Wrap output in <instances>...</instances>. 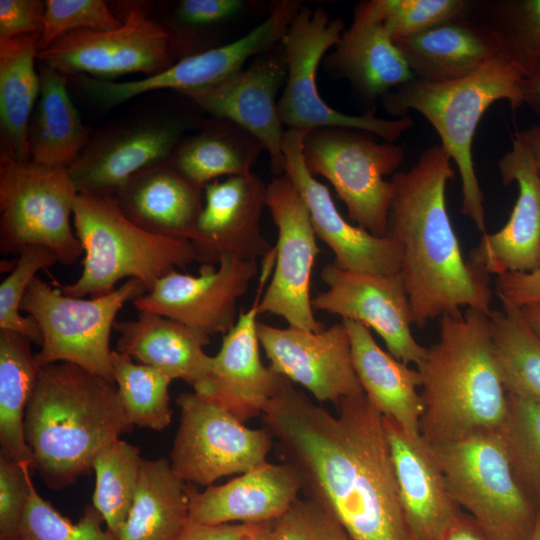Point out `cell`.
Here are the masks:
<instances>
[{
	"label": "cell",
	"instance_id": "6da1fadb",
	"mask_svg": "<svg viewBox=\"0 0 540 540\" xmlns=\"http://www.w3.org/2000/svg\"><path fill=\"white\" fill-rule=\"evenodd\" d=\"M302 493L327 510L352 540H413L399 497L382 414L363 396L337 415L284 377L262 415Z\"/></svg>",
	"mask_w": 540,
	"mask_h": 540
},
{
	"label": "cell",
	"instance_id": "7a4b0ae2",
	"mask_svg": "<svg viewBox=\"0 0 540 540\" xmlns=\"http://www.w3.org/2000/svg\"><path fill=\"white\" fill-rule=\"evenodd\" d=\"M451 162L444 148L434 145L392 177L387 236L402 249L400 273L417 327L462 308L492 313L490 276L465 260L447 210L446 188L455 174Z\"/></svg>",
	"mask_w": 540,
	"mask_h": 540
},
{
	"label": "cell",
	"instance_id": "3957f363",
	"mask_svg": "<svg viewBox=\"0 0 540 540\" xmlns=\"http://www.w3.org/2000/svg\"><path fill=\"white\" fill-rule=\"evenodd\" d=\"M133 428L115 383L72 363L41 367L24 434L33 468L49 489L73 485L105 447Z\"/></svg>",
	"mask_w": 540,
	"mask_h": 540
},
{
	"label": "cell",
	"instance_id": "277c9868",
	"mask_svg": "<svg viewBox=\"0 0 540 540\" xmlns=\"http://www.w3.org/2000/svg\"><path fill=\"white\" fill-rule=\"evenodd\" d=\"M429 445L499 429L507 391L495 358L490 315L466 308L439 319V338L417 366Z\"/></svg>",
	"mask_w": 540,
	"mask_h": 540
},
{
	"label": "cell",
	"instance_id": "5b68a950",
	"mask_svg": "<svg viewBox=\"0 0 540 540\" xmlns=\"http://www.w3.org/2000/svg\"><path fill=\"white\" fill-rule=\"evenodd\" d=\"M524 77L502 54L486 62L474 74L451 82L432 83L412 79L383 96L390 115L422 114L441 139V146L455 162L461 178L460 212L483 234L486 231L484 194L476 175L472 144L479 122L495 102L505 100L512 109L523 106Z\"/></svg>",
	"mask_w": 540,
	"mask_h": 540
},
{
	"label": "cell",
	"instance_id": "8992f818",
	"mask_svg": "<svg viewBox=\"0 0 540 540\" xmlns=\"http://www.w3.org/2000/svg\"><path fill=\"white\" fill-rule=\"evenodd\" d=\"M73 227L84 253L82 272L64 294H108L122 279H138L150 291L164 276L195 261L189 240L146 231L122 211L114 195L78 193Z\"/></svg>",
	"mask_w": 540,
	"mask_h": 540
},
{
	"label": "cell",
	"instance_id": "52a82bcc",
	"mask_svg": "<svg viewBox=\"0 0 540 540\" xmlns=\"http://www.w3.org/2000/svg\"><path fill=\"white\" fill-rule=\"evenodd\" d=\"M429 446L455 502L492 540H531L538 511L516 481L497 431Z\"/></svg>",
	"mask_w": 540,
	"mask_h": 540
},
{
	"label": "cell",
	"instance_id": "ba28073f",
	"mask_svg": "<svg viewBox=\"0 0 540 540\" xmlns=\"http://www.w3.org/2000/svg\"><path fill=\"white\" fill-rule=\"evenodd\" d=\"M147 292L138 279H127L114 291L85 299L64 294L39 277L28 286L20 310L38 324L42 343L35 354L41 367L72 363L113 383L110 336L127 301Z\"/></svg>",
	"mask_w": 540,
	"mask_h": 540
},
{
	"label": "cell",
	"instance_id": "9c48e42d",
	"mask_svg": "<svg viewBox=\"0 0 540 540\" xmlns=\"http://www.w3.org/2000/svg\"><path fill=\"white\" fill-rule=\"evenodd\" d=\"M376 137L357 129L315 128L305 134L303 156L313 176L332 184L357 226L385 237L394 184L384 177L399 168L404 148Z\"/></svg>",
	"mask_w": 540,
	"mask_h": 540
},
{
	"label": "cell",
	"instance_id": "30bf717a",
	"mask_svg": "<svg viewBox=\"0 0 540 540\" xmlns=\"http://www.w3.org/2000/svg\"><path fill=\"white\" fill-rule=\"evenodd\" d=\"M345 24L322 8L301 6L281 41L287 68L285 88L278 101L279 118L288 129L320 127L363 130L395 143L413 125L409 117L384 119L375 107L362 115H348L326 104L317 89V70L325 53L340 40Z\"/></svg>",
	"mask_w": 540,
	"mask_h": 540
},
{
	"label": "cell",
	"instance_id": "8fae6325",
	"mask_svg": "<svg viewBox=\"0 0 540 540\" xmlns=\"http://www.w3.org/2000/svg\"><path fill=\"white\" fill-rule=\"evenodd\" d=\"M78 192L67 169L0 157V252L19 255L45 246L59 262L73 264L83 253L73 224Z\"/></svg>",
	"mask_w": 540,
	"mask_h": 540
},
{
	"label": "cell",
	"instance_id": "7c38bea8",
	"mask_svg": "<svg viewBox=\"0 0 540 540\" xmlns=\"http://www.w3.org/2000/svg\"><path fill=\"white\" fill-rule=\"evenodd\" d=\"M176 403L180 418L169 461L185 482L208 487L267 461L274 438L264 427H247L195 392L180 394Z\"/></svg>",
	"mask_w": 540,
	"mask_h": 540
},
{
	"label": "cell",
	"instance_id": "4fadbf2b",
	"mask_svg": "<svg viewBox=\"0 0 540 540\" xmlns=\"http://www.w3.org/2000/svg\"><path fill=\"white\" fill-rule=\"evenodd\" d=\"M173 51L170 31L140 7H133L119 27L67 33L39 51L37 59L65 76L108 81L125 74L152 75L167 69L175 63Z\"/></svg>",
	"mask_w": 540,
	"mask_h": 540
},
{
	"label": "cell",
	"instance_id": "5bb4252c",
	"mask_svg": "<svg viewBox=\"0 0 540 540\" xmlns=\"http://www.w3.org/2000/svg\"><path fill=\"white\" fill-rule=\"evenodd\" d=\"M266 206L278 230L274 247L275 268L263 297L259 314L283 318L289 326L319 332L326 327L315 318L310 297L311 273L320 253L308 208L285 175L266 187Z\"/></svg>",
	"mask_w": 540,
	"mask_h": 540
},
{
	"label": "cell",
	"instance_id": "9a60e30c",
	"mask_svg": "<svg viewBox=\"0 0 540 540\" xmlns=\"http://www.w3.org/2000/svg\"><path fill=\"white\" fill-rule=\"evenodd\" d=\"M189 121L148 113L101 129L67 169L78 193L116 195L138 172L168 162Z\"/></svg>",
	"mask_w": 540,
	"mask_h": 540
},
{
	"label": "cell",
	"instance_id": "2e32d148",
	"mask_svg": "<svg viewBox=\"0 0 540 540\" xmlns=\"http://www.w3.org/2000/svg\"><path fill=\"white\" fill-rule=\"evenodd\" d=\"M327 289L312 298V307L373 329L388 352L405 364L424 359L427 347L413 336V315L402 274L343 270L333 262L323 267Z\"/></svg>",
	"mask_w": 540,
	"mask_h": 540
},
{
	"label": "cell",
	"instance_id": "e0dca14e",
	"mask_svg": "<svg viewBox=\"0 0 540 540\" xmlns=\"http://www.w3.org/2000/svg\"><path fill=\"white\" fill-rule=\"evenodd\" d=\"M285 27L275 15L267 16L244 36L182 57L172 66L138 80L112 82L86 75L67 76L86 97L111 108L138 95L161 89L181 94L213 86L244 68L246 62L270 51L283 38Z\"/></svg>",
	"mask_w": 540,
	"mask_h": 540
},
{
	"label": "cell",
	"instance_id": "ac0fdd59",
	"mask_svg": "<svg viewBox=\"0 0 540 540\" xmlns=\"http://www.w3.org/2000/svg\"><path fill=\"white\" fill-rule=\"evenodd\" d=\"M256 261L223 258L201 265L199 275L177 270L133 300L137 311L156 313L207 336L225 335L235 325L237 304L257 274Z\"/></svg>",
	"mask_w": 540,
	"mask_h": 540
},
{
	"label": "cell",
	"instance_id": "d6986e66",
	"mask_svg": "<svg viewBox=\"0 0 540 540\" xmlns=\"http://www.w3.org/2000/svg\"><path fill=\"white\" fill-rule=\"evenodd\" d=\"M257 333L269 367L302 385L319 402L337 405L342 399L365 395L343 320L319 332L258 322Z\"/></svg>",
	"mask_w": 540,
	"mask_h": 540
},
{
	"label": "cell",
	"instance_id": "ffe728a7",
	"mask_svg": "<svg viewBox=\"0 0 540 540\" xmlns=\"http://www.w3.org/2000/svg\"><path fill=\"white\" fill-rule=\"evenodd\" d=\"M266 187L252 172L205 186V202L188 239L196 262L217 265L227 257L257 261L273 252L260 226Z\"/></svg>",
	"mask_w": 540,
	"mask_h": 540
},
{
	"label": "cell",
	"instance_id": "44dd1931",
	"mask_svg": "<svg viewBox=\"0 0 540 540\" xmlns=\"http://www.w3.org/2000/svg\"><path fill=\"white\" fill-rule=\"evenodd\" d=\"M307 131L287 129L284 136V173L304 200L317 238L333 252V263L343 270L377 274L401 271L402 249L391 237H378L346 221L326 186L307 169L303 140Z\"/></svg>",
	"mask_w": 540,
	"mask_h": 540
},
{
	"label": "cell",
	"instance_id": "7402d4cb",
	"mask_svg": "<svg viewBox=\"0 0 540 540\" xmlns=\"http://www.w3.org/2000/svg\"><path fill=\"white\" fill-rule=\"evenodd\" d=\"M284 55L257 58L249 66L205 89L183 94L213 118L229 120L261 142L277 176L284 173L285 130L276 95L286 81Z\"/></svg>",
	"mask_w": 540,
	"mask_h": 540
},
{
	"label": "cell",
	"instance_id": "603a6c76",
	"mask_svg": "<svg viewBox=\"0 0 540 540\" xmlns=\"http://www.w3.org/2000/svg\"><path fill=\"white\" fill-rule=\"evenodd\" d=\"M502 183H516L518 195L506 224L485 233L468 260L490 275L540 269V175L525 145L513 138L498 162Z\"/></svg>",
	"mask_w": 540,
	"mask_h": 540
},
{
	"label": "cell",
	"instance_id": "cb8c5ba5",
	"mask_svg": "<svg viewBox=\"0 0 540 540\" xmlns=\"http://www.w3.org/2000/svg\"><path fill=\"white\" fill-rule=\"evenodd\" d=\"M239 314L215 356L208 377L194 392L225 408L245 423L262 415L284 376L266 367L260 358L257 305Z\"/></svg>",
	"mask_w": 540,
	"mask_h": 540
},
{
	"label": "cell",
	"instance_id": "d4e9b609",
	"mask_svg": "<svg viewBox=\"0 0 540 540\" xmlns=\"http://www.w3.org/2000/svg\"><path fill=\"white\" fill-rule=\"evenodd\" d=\"M403 513L413 540H441L462 512L429 444L383 416Z\"/></svg>",
	"mask_w": 540,
	"mask_h": 540
},
{
	"label": "cell",
	"instance_id": "484cf974",
	"mask_svg": "<svg viewBox=\"0 0 540 540\" xmlns=\"http://www.w3.org/2000/svg\"><path fill=\"white\" fill-rule=\"evenodd\" d=\"M189 521L205 525L266 524L299 498L301 479L290 464L261 463L236 478L198 491L188 483Z\"/></svg>",
	"mask_w": 540,
	"mask_h": 540
},
{
	"label": "cell",
	"instance_id": "4316f807",
	"mask_svg": "<svg viewBox=\"0 0 540 540\" xmlns=\"http://www.w3.org/2000/svg\"><path fill=\"white\" fill-rule=\"evenodd\" d=\"M326 60L327 67L347 79L367 101H376L414 79L371 0L357 4L352 24Z\"/></svg>",
	"mask_w": 540,
	"mask_h": 540
},
{
	"label": "cell",
	"instance_id": "83f0119b",
	"mask_svg": "<svg viewBox=\"0 0 540 540\" xmlns=\"http://www.w3.org/2000/svg\"><path fill=\"white\" fill-rule=\"evenodd\" d=\"M395 43L414 78L432 83L466 78L501 54L495 37L471 14Z\"/></svg>",
	"mask_w": 540,
	"mask_h": 540
},
{
	"label": "cell",
	"instance_id": "f1b7e54d",
	"mask_svg": "<svg viewBox=\"0 0 540 540\" xmlns=\"http://www.w3.org/2000/svg\"><path fill=\"white\" fill-rule=\"evenodd\" d=\"M114 329L120 334L116 350L172 380L180 379L196 388L211 371L213 357L203 349L210 337L182 323L138 311L137 319L116 321Z\"/></svg>",
	"mask_w": 540,
	"mask_h": 540
},
{
	"label": "cell",
	"instance_id": "f546056e",
	"mask_svg": "<svg viewBox=\"0 0 540 540\" xmlns=\"http://www.w3.org/2000/svg\"><path fill=\"white\" fill-rule=\"evenodd\" d=\"M123 213L151 233L189 239L202 211L201 190L168 162L132 176L115 195Z\"/></svg>",
	"mask_w": 540,
	"mask_h": 540
},
{
	"label": "cell",
	"instance_id": "4dcf8cb0",
	"mask_svg": "<svg viewBox=\"0 0 540 540\" xmlns=\"http://www.w3.org/2000/svg\"><path fill=\"white\" fill-rule=\"evenodd\" d=\"M351 342L353 366L365 396L384 417L411 435H420L423 401L418 370L384 351L366 325L343 320Z\"/></svg>",
	"mask_w": 540,
	"mask_h": 540
},
{
	"label": "cell",
	"instance_id": "1f68e13d",
	"mask_svg": "<svg viewBox=\"0 0 540 540\" xmlns=\"http://www.w3.org/2000/svg\"><path fill=\"white\" fill-rule=\"evenodd\" d=\"M38 72L40 94L28 128L30 161L68 169L91 135L69 96L67 77L42 62Z\"/></svg>",
	"mask_w": 540,
	"mask_h": 540
},
{
	"label": "cell",
	"instance_id": "d6a6232c",
	"mask_svg": "<svg viewBox=\"0 0 540 540\" xmlns=\"http://www.w3.org/2000/svg\"><path fill=\"white\" fill-rule=\"evenodd\" d=\"M39 34L0 39L1 154L30 161L28 128L40 94Z\"/></svg>",
	"mask_w": 540,
	"mask_h": 540
},
{
	"label": "cell",
	"instance_id": "836d02e7",
	"mask_svg": "<svg viewBox=\"0 0 540 540\" xmlns=\"http://www.w3.org/2000/svg\"><path fill=\"white\" fill-rule=\"evenodd\" d=\"M263 145L237 124L213 118L202 129L182 139L169 163L201 190L222 176L251 173Z\"/></svg>",
	"mask_w": 540,
	"mask_h": 540
},
{
	"label": "cell",
	"instance_id": "e575fe53",
	"mask_svg": "<svg viewBox=\"0 0 540 540\" xmlns=\"http://www.w3.org/2000/svg\"><path fill=\"white\" fill-rule=\"evenodd\" d=\"M187 487L168 459H143L133 505L117 540H175L189 522Z\"/></svg>",
	"mask_w": 540,
	"mask_h": 540
},
{
	"label": "cell",
	"instance_id": "d590c367",
	"mask_svg": "<svg viewBox=\"0 0 540 540\" xmlns=\"http://www.w3.org/2000/svg\"><path fill=\"white\" fill-rule=\"evenodd\" d=\"M31 341L15 332L0 330V446L1 453L33 468L25 440L24 418L41 366Z\"/></svg>",
	"mask_w": 540,
	"mask_h": 540
},
{
	"label": "cell",
	"instance_id": "8d00e7d4",
	"mask_svg": "<svg viewBox=\"0 0 540 540\" xmlns=\"http://www.w3.org/2000/svg\"><path fill=\"white\" fill-rule=\"evenodd\" d=\"M470 14L524 78L540 68V0H472Z\"/></svg>",
	"mask_w": 540,
	"mask_h": 540
},
{
	"label": "cell",
	"instance_id": "74e56055",
	"mask_svg": "<svg viewBox=\"0 0 540 540\" xmlns=\"http://www.w3.org/2000/svg\"><path fill=\"white\" fill-rule=\"evenodd\" d=\"M492 343L507 393L540 402V338L519 309L502 306L490 315Z\"/></svg>",
	"mask_w": 540,
	"mask_h": 540
},
{
	"label": "cell",
	"instance_id": "f35d334b",
	"mask_svg": "<svg viewBox=\"0 0 540 540\" xmlns=\"http://www.w3.org/2000/svg\"><path fill=\"white\" fill-rule=\"evenodd\" d=\"M143 458L137 446L118 439L96 457L93 507L118 538L136 495Z\"/></svg>",
	"mask_w": 540,
	"mask_h": 540
},
{
	"label": "cell",
	"instance_id": "ab89813d",
	"mask_svg": "<svg viewBox=\"0 0 540 540\" xmlns=\"http://www.w3.org/2000/svg\"><path fill=\"white\" fill-rule=\"evenodd\" d=\"M111 364L118 395L131 424L155 431L166 428L173 413L168 391L173 380L118 350L112 351Z\"/></svg>",
	"mask_w": 540,
	"mask_h": 540
},
{
	"label": "cell",
	"instance_id": "60d3db41",
	"mask_svg": "<svg viewBox=\"0 0 540 540\" xmlns=\"http://www.w3.org/2000/svg\"><path fill=\"white\" fill-rule=\"evenodd\" d=\"M497 430L519 486L540 512V402L507 393Z\"/></svg>",
	"mask_w": 540,
	"mask_h": 540
},
{
	"label": "cell",
	"instance_id": "b9f144b4",
	"mask_svg": "<svg viewBox=\"0 0 540 540\" xmlns=\"http://www.w3.org/2000/svg\"><path fill=\"white\" fill-rule=\"evenodd\" d=\"M59 262L51 249L30 245L21 250L10 274L0 284V330L18 333L41 345L42 334L31 316H22L20 306L36 274Z\"/></svg>",
	"mask_w": 540,
	"mask_h": 540
},
{
	"label": "cell",
	"instance_id": "7bdbcfd3",
	"mask_svg": "<svg viewBox=\"0 0 540 540\" xmlns=\"http://www.w3.org/2000/svg\"><path fill=\"white\" fill-rule=\"evenodd\" d=\"M103 518L88 506L77 523L60 514L38 493L32 480L30 493L19 530L20 540H117L106 528Z\"/></svg>",
	"mask_w": 540,
	"mask_h": 540
},
{
	"label": "cell",
	"instance_id": "ee69618b",
	"mask_svg": "<svg viewBox=\"0 0 540 540\" xmlns=\"http://www.w3.org/2000/svg\"><path fill=\"white\" fill-rule=\"evenodd\" d=\"M394 42L449 20L467 16L472 0H371Z\"/></svg>",
	"mask_w": 540,
	"mask_h": 540
},
{
	"label": "cell",
	"instance_id": "f6af8a7d",
	"mask_svg": "<svg viewBox=\"0 0 540 540\" xmlns=\"http://www.w3.org/2000/svg\"><path fill=\"white\" fill-rule=\"evenodd\" d=\"M121 24L103 0H46L39 51L73 31L110 30Z\"/></svg>",
	"mask_w": 540,
	"mask_h": 540
},
{
	"label": "cell",
	"instance_id": "bcb514c9",
	"mask_svg": "<svg viewBox=\"0 0 540 540\" xmlns=\"http://www.w3.org/2000/svg\"><path fill=\"white\" fill-rule=\"evenodd\" d=\"M272 524L279 540H352L334 516L308 498H298Z\"/></svg>",
	"mask_w": 540,
	"mask_h": 540
},
{
	"label": "cell",
	"instance_id": "7dc6e473",
	"mask_svg": "<svg viewBox=\"0 0 540 540\" xmlns=\"http://www.w3.org/2000/svg\"><path fill=\"white\" fill-rule=\"evenodd\" d=\"M30 466L0 453V540H18L30 493Z\"/></svg>",
	"mask_w": 540,
	"mask_h": 540
},
{
	"label": "cell",
	"instance_id": "c3c4849f",
	"mask_svg": "<svg viewBox=\"0 0 540 540\" xmlns=\"http://www.w3.org/2000/svg\"><path fill=\"white\" fill-rule=\"evenodd\" d=\"M253 2L246 0H181L175 7L176 23L192 30H204L229 23L245 14Z\"/></svg>",
	"mask_w": 540,
	"mask_h": 540
},
{
	"label": "cell",
	"instance_id": "681fc988",
	"mask_svg": "<svg viewBox=\"0 0 540 540\" xmlns=\"http://www.w3.org/2000/svg\"><path fill=\"white\" fill-rule=\"evenodd\" d=\"M45 1L0 0V39L41 34Z\"/></svg>",
	"mask_w": 540,
	"mask_h": 540
},
{
	"label": "cell",
	"instance_id": "f907efd6",
	"mask_svg": "<svg viewBox=\"0 0 540 540\" xmlns=\"http://www.w3.org/2000/svg\"><path fill=\"white\" fill-rule=\"evenodd\" d=\"M497 295L502 306L520 309L540 303V269L533 272H510L497 276Z\"/></svg>",
	"mask_w": 540,
	"mask_h": 540
},
{
	"label": "cell",
	"instance_id": "816d5d0a",
	"mask_svg": "<svg viewBox=\"0 0 540 540\" xmlns=\"http://www.w3.org/2000/svg\"><path fill=\"white\" fill-rule=\"evenodd\" d=\"M253 524L205 525L189 521L175 540H241Z\"/></svg>",
	"mask_w": 540,
	"mask_h": 540
},
{
	"label": "cell",
	"instance_id": "f5cc1de1",
	"mask_svg": "<svg viewBox=\"0 0 540 540\" xmlns=\"http://www.w3.org/2000/svg\"><path fill=\"white\" fill-rule=\"evenodd\" d=\"M441 540H492L468 513L461 512Z\"/></svg>",
	"mask_w": 540,
	"mask_h": 540
},
{
	"label": "cell",
	"instance_id": "db71d44e",
	"mask_svg": "<svg viewBox=\"0 0 540 540\" xmlns=\"http://www.w3.org/2000/svg\"><path fill=\"white\" fill-rule=\"evenodd\" d=\"M514 138L522 142L528 149L540 175V122L527 129L516 131Z\"/></svg>",
	"mask_w": 540,
	"mask_h": 540
},
{
	"label": "cell",
	"instance_id": "11a10c76",
	"mask_svg": "<svg viewBox=\"0 0 540 540\" xmlns=\"http://www.w3.org/2000/svg\"><path fill=\"white\" fill-rule=\"evenodd\" d=\"M523 105L540 115V68L521 82Z\"/></svg>",
	"mask_w": 540,
	"mask_h": 540
},
{
	"label": "cell",
	"instance_id": "9f6ffc18",
	"mask_svg": "<svg viewBox=\"0 0 540 540\" xmlns=\"http://www.w3.org/2000/svg\"><path fill=\"white\" fill-rule=\"evenodd\" d=\"M272 523L253 525L241 540H279Z\"/></svg>",
	"mask_w": 540,
	"mask_h": 540
},
{
	"label": "cell",
	"instance_id": "6f0895ef",
	"mask_svg": "<svg viewBox=\"0 0 540 540\" xmlns=\"http://www.w3.org/2000/svg\"><path fill=\"white\" fill-rule=\"evenodd\" d=\"M519 311L527 325L540 338V303L522 307Z\"/></svg>",
	"mask_w": 540,
	"mask_h": 540
},
{
	"label": "cell",
	"instance_id": "680465c9",
	"mask_svg": "<svg viewBox=\"0 0 540 540\" xmlns=\"http://www.w3.org/2000/svg\"><path fill=\"white\" fill-rule=\"evenodd\" d=\"M531 540H540V521L539 520H538V523L536 525V528L534 530Z\"/></svg>",
	"mask_w": 540,
	"mask_h": 540
},
{
	"label": "cell",
	"instance_id": "91938a15",
	"mask_svg": "<svg viewBox=\"0 0 540 540\" xmlns=\"http://www.w3.org/2000/svg\"><path fill=\"white\" fill-rule=\"evenodd\" d=\"M538 520L540 521V512H539V514H538Z\"/></svg>",
	"mask_w": 540,
	"mask_h": 540
},
{
	"label": "cell",
	"instance_id": "94428289",
	"mask_svg": "<svg viewBox=\"0 0 540 540\" xmlns=\"http://www.w3.org/2000/svg\"><path fill=\"white\" fill-rule=\"evenodd\" d=\"M18 540H20V539H18Z\"/></svg>",
	"mask_w": 540,
	"mask_h": 540
}]
</instances>
